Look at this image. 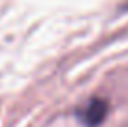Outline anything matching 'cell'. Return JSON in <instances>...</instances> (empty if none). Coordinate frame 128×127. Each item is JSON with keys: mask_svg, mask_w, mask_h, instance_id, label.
I'll return each instance as SVG.
<instances>
[{"mask_svg": "<svg viewBox=\"0 0 128 127\" xmlns=\"http://www.w3.org/2000/svg\"><path fill=\"white\" fill-rule=\"evenodd\" d=\"M110 110V105L102 97H91L84 107L76 110V118L86 127H98L106 120Z\"/></svg>", "mask_w": 128, "mask_h": 127, "instance_id": "cell-1", "label": "cell"}]
</instances>
